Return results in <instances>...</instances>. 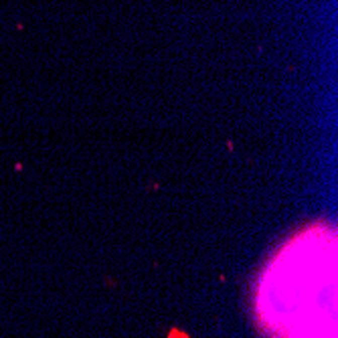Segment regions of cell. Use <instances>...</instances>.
Instances as JSON below:
<instances>
[{"label": "cell", "instance_id": "cell-1", "mask_svg": "<svg viewBox=\"0 0 338 338\" xmlns=\"http://www.w3.org/2000/svg\"><path fill=\"white\" fill-rule=\"evenodd\" d=\"M255 312L272 338H336V231L318 223L288 239L265 265Z\"/></svg>", "mask_w": 338, "mask_h": 338}]
</instances>
